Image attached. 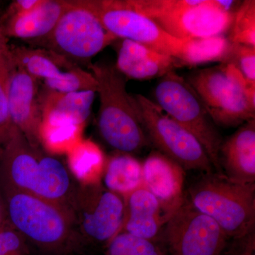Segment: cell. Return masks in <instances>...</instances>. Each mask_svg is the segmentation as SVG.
<instances>
[{"mask_svg": "<svg viewBox=\"0 0 255 255\" xmlns=\"http://www.w3.org/2000/svg\"><path fill=\"white\" fill-rule=\"evenodd\" d=\"M0 189L68 206L75 190L66 165L43 147L32 146L15 127L0 154Z\"/></svg>", "mask_w": 255, "mask_h": 255, "instance_id": "obj_1", "label": "cell"}, {"mask_svg": "<svg viewBox=\"0 0 255 255\" xmlns=\"http://www.w3.org/2000/svg\"><path fill=\"white\" fill-rule=\"evenodd\" d=\"M0 190L7 222L26 241L56 255L68 254L80 247L82 241L70 206L20 191Z\"/></svg>", "mask_w": 255, "mask_h": 255, "instance_id": "obj_2", "label": "cell"}, {"mask_svg": "<svg viewBox=\"0 0 255 255\" xmlns=\"http://www.w3.org/2000/svg\"><path fill=\"white\" fill-rule=\"evenodd\" d=\"M98 84V128L105 142L119 152H139L150 143L127 91V79L116 65L90 63Z\"/></svg>", "mask_w": 255, "mask_h": 255, "instance_id": "obj_3", "label": "cell"}, {"mask_svg": "<svg viewBox=\"0 0 255 255\" xmlns=\"http://www.w3.org/2000/svg\"><path fill=\"white\" fill-rule=\"evenodd\" d=\"M137 12L155 21L179 39L223 35L233 26L235 1L221 0H127Z\"/></svg>", "mask_w": 255, "mask_h": 255, "instance_id": "obj_4", "label": "cell"}, {"mask_svg": "<svg viewBox=\"0 0 255 255\" xmlns=\"http://www.w3.org/2000/svg\"><path fill=\"white\" fill-rule=\"evenodd\" d=\"M188 193L191 205L216 221L228 238L255 231V183L236 182L214 172L204 174Z\"/></svg>", "mask_w": 255, "mask_h": 255, "instance_id": "obj_5", "label": "cell"}, {"mask_svg": "<svg viewBox=\"0 0 255 255\" xmlns=\"http://www.w3.org/2000/svg\"><path fill=\"white\" fill-rule=\"evenodd\" d=\"M154 95L164 113L199 140L216 173L223 174L219 157L222 137L202 100L189 82L172 70L160 78Z\"/></svg>", "mask_w": 255, "mask_h": 255, "instance_id": "obj_6", "label": "cell"}, {"mask_svg": "<svg viewBox=\"0 0 255 255\" xmlns=\"http://www.w3.org/2000/svg\"><path fill=\"white\" fill-rule=\"evenodd\" d=\"M72 4L95 15L107 31L116 38L136 42L173 57L179 62L185 53L187 40L164 31L152 19L137 12L127 0H70Z\"/></svg>", "mask_w": 255, "mask_h": 255, "instance_id": "obj_7", "label": "cell"}, {"mask_svg": "<svg viewBox=\"0 0 255 255\" xmlns=\"http://www.w3.org/2000/svg\"><path fill=\"white\" fill-rule=\"evenodd\" d=\"M131 96L132 105L144 131L159 152L177 162L184 170L214 173L209 156L190 132L145 96L140 94Z\"/></svg>", "mask_w": 255, "mask_h": 255, "instance_id": "obj_8", "label": "cell"}, {"mask_svg": "<svg viewBox=\"0 0 255 255\" xmlns=\"http://www.w3.org/2000/svg\"><path fill=\"white\" fill-rule=\"evenodd\" d=\"M69 206L82 241L107 246L120 232L125 213L124 197L106 189L102 182L81 184Z\"/></svg>", "mask_w": 255, "mask_h": 255, "instance_id": "obj_9", "label": "cell"}, {"mask_svg": "<svg viewBox=\"0 0 255 255\" xmlns=\"http://www.w3.org/2000/svg\"><path fill=\"white\" fill-rule=\"evenodd\" d=\"M53 31L38 40L43 48L63 55L76 63L91 59L117 39L90 11L72 4Z\"/></svg>", "mask_w": 255, "mask_h": 255, "instance_id": "obj_10", "label": "cell"}, {"mask_svg": "<svg viewBox=\"0 0 255 255\" xmlns=\"http://www.w3.org/2000/svg\"><path fill=\"white\" fill-rule=\"evenodd\" d=\"M228 238L216 221L185 200L164 224L161 241L171 255H220Z\"/></svg>", "mask_w": 255, "mask_h": 255, "instance_id": "obj_11", "label": "cell"}, {"mask_svg": "<svg viewBox=\"0 0 255 255\" xmlns=\"http://www.w3.org/2000/svg\"><path fill=\"white\" fill-rule=\"evenodd\" d=\"M16 66L33 78L44 80L47 89L70 93L82 91L88 85V74L78 64L43 48L9 45Z\"/></svg>", "mask_w": 255, "mask_h": 255, "instance_id": "obj_12", "label": "cell"}, {"mask_svg": "<svg viewBox=\"0 0 255 255\" xmlns=\"http://www.w3.org/2000/svg\"><path fill=\"white\" fill-rule=\"evenodd\" d=\"M8 102L14 127L32 146L41 147L40 128L43 117L38 80L14 62L8 82Z\"/></svg>", "mask_w": 255, "mask_h": 255, "instance_id": "obj_13", "label": "cell"}, {"mask_svg": "<svg viewBox=\"0 0 255 255\" xmlns=\"http://www.w3.org/2000/svg\"><path fill=\"white\" fill-rule=\"evenodd\" d=\"M143 185L158 200L166 217L184 204L185 170L159 151L152 152L142 164Z\"/></svg>", "mask_w": 255, "mask_h": 255, "instance_id": "obj_14", "label": "cell"}, {"mask_svg": "<svg viewBox=\"0 0 255 255\" xmlns=\"http://www.w3.org/2000/svg\"><path fill=\"white\" fill-rule=\"evenodd\" d=\"M125 213L120 232L157 243L168 221L155 196L145 186L124 198Z\"/></svg>", "mask_w": 255, "mask_h": 255, "instance_id": "obj_15", "label": "cell"}, {"mask_svg": "<svg viewBox=\"0 0 255 255\" xmlns=\"http://www.w3.org/2000/svg\"><path fill=\"white\" fill-rule=\"evenodd\" d=\"M223 173L236 182L255 183V119L243 124L220 149Z\"/></svg>", "mask_w": 255, "mask_h": 255, "instance_id": "obj_16", "label": "cell"}, {"mask_svg": "<svg viewBox=\"0 0 255 255\" xmlns=\"http://www.w3.org/2000/svg\"><path fill=\"white\" fill-rule=\"evenodd\" d=\"M70 7L69 0H43L28 12L0 18L7 38L36 41L53 31L60 17Z\"/></svg>", "mask_w": 255, "mask_h": 255, "instance_id": "obj_17", "label": "cell"}, {"mask_svg": "<svg viewBox=\"0 0 255 255\" xmlns=\"http://www.w3.org/2000/svg\"><path fill=\"white\" fill-rule=\"evenodd\" d=\"M178 66L173 57L124 39L119 47L117 68L126 78L147 80L162 78Z\"/></svg>", "mask_w": 255, "mask_h": 255, "instance_id": "obj_18", "label": "cell"}, {"mask_svg": "<svg viewBox=\"0 0 255 255\" xmlns=\"http://www.w3.org/2000/svg\"><path fill=\"white\" fill-rule=\"evenodd\" d=\"M96 93L92 90L63 93L46 87L40 93L42 121L84 127L91 113Z\"/></svg>", "mask_w": 255, "mask_h": 255, "instance_id": "obj_19", "label": "cell"}, {"mask_svg": "<svg viewBox=\"0 0 255 255\" xmlns=\"http://www.w3.org/2000/svg\"><path fill=\"white\" fill-rule=\"evenodd\" d=\"M230 65L229 93L223 107L210 115L216 126L223 127H237L255 119V86L248 84L239 70Z\"/></svg>", "mask_w": 255, "mask_h": 255, "instance_id": "obj_20", "label": "cell"}, {"mask_svg": "<svg viewBox=\"0 0 255 255\" xmlns=\"http://www.w3.org/2000/svg\"><path fill=\"white\" fill-rule=\"evenodd\" d=\"M202 100L210 115L219 110L226 102L231 86V65L198 70L187 80Z\"/></svg>", "mask_w": 255, "mask_h": 255, "instance_id": "obj_21", "label": "cell"}, {"mask_svg": "<svg viewBox=\"0 0 255 255\" xmlns=\"http://www.w3.org/2000/svg\"><path fill=\"white\" fill-rule=\"evenodd\" d=\"M102 185L122 197L143 186L142 164L130 154L119 152L106 161Z\"/></svg>", "mask_w": 255, "mask_h": 255, "instance_id": "obj_22", "label": "cell"}, {"mask_svg": "<svg viewBox=\"0 0 255 255\" xmlns=\"http://www.w3.org/2000/svg\"><path fill=\"white\" fill-rule=\"evenodd\" d=\"M67 154L69 171L82 185L101 182L107 160L95 142L81 140Z\"/></svg>", "mask_w": 255, "mask_h": 255, "instance_id": "obj_23", "label": "cell"}, {"mask_svg": "<svg viewBox=\"0 0 255 255\" xmlns=\"http://www.w3.org/2000/svg\"><path fill=\"white\" fill-rule=\"evenodd\" d=\"M232 43L223 35L187 39L185 53L179 62L182 66H196L203 64L227 61Z\"/></svg>", "mask_w": 255, "mask_h": 255, "instance_id": "obj_24", "label": "cell"}, {"mask_svg": "<svg viewBox=\"0 0 255 255\" xmlns=\"http://www.w3.org/2000/svg\"><path fill=\"white\" fill-rule=\"evenodd\" d=\"M83 127L74 124L42 121L40 128L41 147L52 155L68 153L72 147L82 140Z\"/></svg>", "mask_w": 255, "mask_h": 255, "instance_id": "obj_25", "label": "cell"}, {"mask_svg": "<svg viewBox=\"0 0 255 255\" xmlns=\"http://www.w3.org/2000/svg\"><path fill=\"white\" fill-rule=\"evenodd\" d=\"M13 65L9 46L0 53V154L9 140L14 125L10 118L8 82Z\"/></svg>", "mask_w": 255, "mask_h": 255, "instance_id": "obj_26", "label": "cell"}, {"mask_svg": "<svg viewBox=\"0 0 255 255\" xmlns=\"http://www.w3.org/2000/svg\"><path fill=\"white\" fill-rule=\"evenodd\" d=\"M229 40L232 43L255 47V1L246 0L234 16Z\"/></svg>", "mask_w": 255, "mask_h": 255, "instance_id": "obj_27", "label": "cell"}, {"mask_svg": "<svg viewBox=\"0 0 255 255\" xmlns=\"http://www.w3.org/2000/svg\"><path fill=\"white\" fill-rule=\"evenodd\" d=\"M107 248V255H164L157 243L127 233H119Z\"/></svg>", "mask_w": 255, "mask_h": 255, "instance_id": "obj_28", "label": "cell"}, {"mask_svg": "<svg viewBox=\"0 0 255 255\" xmlns=\"http://www.w3.org/2000/svg\"><path fill=\"white\" fill-rule=\"evenodd\" d=\"M239 70L248 84L255 86V47L232 43L227 61Z\"/></svg>", "mask_w": 255, "mask_h": 255, "instance_id": "obj_29", "label": "cell"}, {"mask_svg": "<svg viewBox=\"0 0 255 255\" xmlns=\"http://www.w3.org/2000/svg\"><path fill=\"white\" fill-rule=\"evenodd\" d=\"M0 255H27L26 240L8 222L0 229Z\"/></svg>", "mask_w": 255, "mask_h": 255, "instance_id": "obj_30", "label": "cell"}, {"mask_svg": "<svg viewBox=\"0 0 255 255\" xmlns=\"http://www.w3.org/2000/svg\"><path fill=\"white\" fill-rule=\"evenodd\" d=\"M43 0H16L9 5L6 12L1 16V18H7L11 16L25 14L37 7Z\"/></svg>", "mask_w": 255, "mask_h": 255, "instance_id": "obj_31", "label": "cell"}, {"mask_svg": "<svg viewBox=\"0 0 255 255\" xmlns=\"http://www.w3.org/2000/svg\"><path fill=\"white\" fill-rule=\"evenodd\" d=\"M7 223V218H6V206L4 197H3L2 193L0 190V229Z\"/></svg>", "mask_w": 255, "mask_h": 255, "instance_id": "obj_32", "label": "cell"}, {"mask_svg": "<svg viewBox=\"0 0 255 255\" xmlns=\"http://www.w3.org/2000/svg\"><path fill=\"white\" fill-rule=\"evenodd\" d=\"M8 40H9V38H7V36L5 34L2 23H1V18H0V53L4 51L9 46Z\"/></svg>", "mask_w": 255, "mask_h": 255, "instance_id": "obj_33", "label": "cell"}]
</instances>
